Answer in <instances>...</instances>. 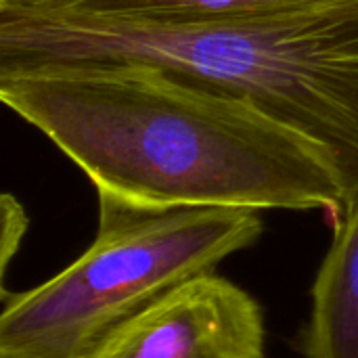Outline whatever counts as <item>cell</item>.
I'll return each instance as SVG.
<instances>
[{
  "label": "cell",
  "instance_id": "6da1fadb",
  "mask_svg": "<svg viewBox=\"0 0 358 358\" xmlns=\"http://www.w3.org/2000/svg\"><path fill=\"white\" fill-rule=\"evenodd\" d=\"M0 101L94 185L138 208L323 210L346 180L334 155L258 107L145 63L0 71Z\"/></svg>",
  "mask_w": 358,
  "mask_h": 358
},
{
  "label": "cell",
  "instance_id": "7a4b0ae2",
  "mask_svg": "<svg viewBox=\"0 0 358 358\" xmlns=\"http://www.w3.org/2000/svg\"><path fill=\"white\" fill-rule=\"evenodd\" d=\"M145 63L241 99L321 143L358 189V0L195 23L0 13V71Z\"/></svg>",
  "mask_w": 358,
  "mask_h": 358
},
{
  "label": "cell",
  "instance_id": "3957f363",
  "mask_svg": "<svg viewBox=\"0 0 358 358\" xmlns=\"http://www.w3.org/2000/svg\"><path fill=\"white\" fill-rule=\"evenodd\" d=\"M96 199L90 245L48 281L2 298L0 358H82L155 298L216 273L264 233L256 210H157Z\"/></svg>",
  "mask_w": 358,
  "mask_h": 358
},
{
  "label": "cell",
  "instance_id": "277c9868",
  "mask_svg": "<svg viewBox=\"0 0 358 358\" xmlns=\"http://www.w3.org/2000/svg\"><path fill=\"white\" fill-rule=\"evenodd\" d=\"M82 358H266L264 313L250 292L208 273L155 298Z\"/></svg>",
  "mask_w": 358,
  "mask_h": 358
},
{
  "label": "cell",
  "instance_id": "5b68a950",
  "mask_svg": "<svg viewBox=\"0 0 358 358\" xmlns=\"http://www.w3.org/2000/svg\"><path fill=\"white\" fill-rule=\"evenodd\" d=\"M294 346L302 358H358V189L336 218L310 287V315Z\"/></svg>",
  "mask_w": 358,
  "mask_h": 358
},
{
  "label": "cell",
  "instance_id": "8992f818",
  "mask_svg": "<svg viewBox=\"0 0 358 358\" xmlns=\"http://www.w3.org/2000/svg\"><path fill=\"white\" fill-rule=\"evenodd\" d=\"M304 2L315 0H0V13L88 17L105 21L195 23Z\"/></svg>",
  "mask_w": 358,
  "mask_h": 358
},
{
  "label": "cell",
  "instance_id": "52a82bcc",
  "mask_svg": "<svg viewBox=\"0 0 358 358\" xmlns=\"http://www.w3.org/2000/svg\"><path fill=\"white\" fill-rule=\"evenodd\" d=\"M29 218L21 201L4 193L0 199V277H2V298L8 294L6 289V277H8V266L19 254V248L23 243V237L27 233Z\"/></svg>",
  "mask_w": 358,
  "mask_h": 358
}]
</instances>
